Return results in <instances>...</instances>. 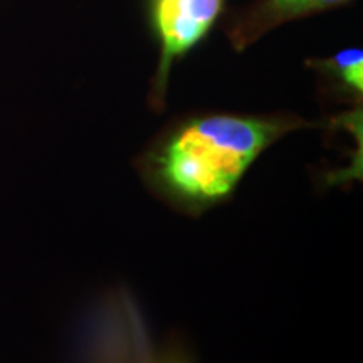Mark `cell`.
<instances>
[{"label":"cell","mask_w":363,"mask_h":363,"mask_svg":"<svg viewBox=\"0 0 363 363\" xmlns=\"http://www.w3.org/2000/svg\"><path fill=\"white\" fill-rule=\"evenodd\" d=\"M318 69L328 72L352 93L362 94L363 91V52L360 49H347L333 57L316 61Z\"/></svg>","instance_id":"277c9868"},{"label":"cell","mask_w":363,"mask_h":363,"mask_svg":"<svg viewBox=\"0 0 363 363\" xmlns=\"http://www.w3.org/2000/svg\"><path fill=\"white\" fill-rule=\"evenodd\" d=\"M348 0H266L259 11L254 13L251 29L261 33L266 27L278 26L281 22L291 21L294 17L306 16L315 11L338 6Z\"/></svg>","instance_id":"3957f363"},{"label":"cell","mask_w":363,"mask_h":363,"mask_svg":"<svg viewBox=\"0 0 363 363\" xmlns=\"http://www.w3.org/2000/svg\"><path fill=\"white\" fill-rule=\"evenodd\" d=\"M155 363H192L187 357H184L182 353H169V355L162 357L160 360H157Z\"/></svg>","instance_id":"5b68a950"},{"label":"cell","mask_w":363,"mask_h":363,"mask_svg":"<svg viewBox=\"0 0 363 363\" xmlns=\"http://www.w3.org/2000/svg\"><path fill=\"white\" fill-rule=\"evenodd\" d=\"M224 0H153L157 34L160 39V65L153 84V99L165 93L170 67L206 35L222 11Z\"/></svg>","instance_id":"7a4b0ae2"},{"label":"cell","mask_w":363,"mask_h":363,"mask_svg":"<svg viewBox=\"0 0 363 363\" xmlns=\"http://www.w3.org/2000/svg\"><path fill=\"white\" fill-rule=\"evenodd\" d=\"M301 126L288 118H194L150 150L142 162V179L170 207L202 214L234 192L267 147Z\"/></svg>","instance_id":"6da1fadb"}]
</instances>
